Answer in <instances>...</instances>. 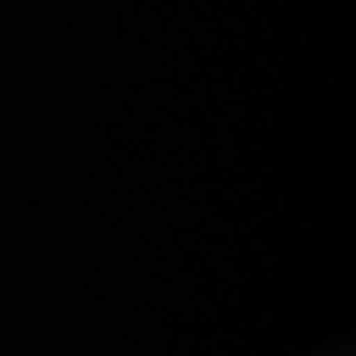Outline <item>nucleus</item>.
I'll return each mask as SVG.
<instances>
[]
</instances>
